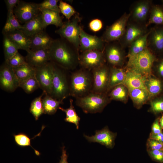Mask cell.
<instances>
[{
    "label": "cell",
    "mask_w": 163,
    "mask_h": 163,
    "mask_svg": "<svg viewBox=\"0 0 163 163\" xmlns=\"http://www.w3.org/2000/svg\"><path fill=\"white\" fill-rule=\"evenodd\" d=\"M146 145L147 151L153 150H163V143L149 138L147 140Z\"/></svg>",
    "instance_id": "ee69618b"
},
{
    "label": "cell",
    "mask_w": 163,
    "mask_h": 163,
    "mask_svg": "<svg viewBox=\"0 0 163 163\" xmlns=\"http://www.w3.org/2000/svg\"><path fill=\"white\" fill-rule=\"evenodd\" d=\"M19 82L13 68L5 61L0 68V86L3 90L12 92L19 87Z\"/></svg>",
    "instance_id": "5bb4252c"
},
{
    "label": "cell",
    "mask_w": 163,
    "mask_h": 163,
    "mask_svg": "<svg viewBox=\"0 0 163 163\" xmlns=\"http://www.w3.org/2000/svg\"><path fill=\"white\" fill-rule=\"evenodd\" d=\"M117 133L110 131L107 126L100 130H96L95 134L91 136L84 135V137L90 142H97L109 149L113 148Z\"/></svg>",
    "instance_id": "ac0fdd59"
},
{
    "label": "cell",
    "mask_w": 163,
    "mask_h": 163,
    "mask_svg": "<svg viewBox=\"0 0 163 163\" xmlns=\"http://www.w3.org/2000/svg\"><path fill=\"white\" fill-rule=\"evenodd\" d=\"M145 84L151 98L159 95L163 91V83L161 79L153 74L145 77Z\"/></svg>",
    "instance_id": "d4e9b609"
},
{
    "label": "cell",
    "mask_w": 163,
    "mask_h": 163,
    "mask_svg": "<svg viewBox=\"0 0 163 163\" xmlns=\"http://www.w3.org/2000/svg\"><path fill=\"white\" fill-rule=\"evenodd\" d=\"M40 11L45 28L50 25H53L60 27L63 24L60 12L47 9L41 10Z\"/></svg>",
    "instance_id": "4316f807"
},
{
    "label": "cell",
    "mask_w": 163,
    "mask_h": 163,
    "mask_svg": "<svg viewBox=\"0 0 163 163\" xmlns=\"http://www.w3.org/2000/svg\"><path fill=\"white\" fill-rule=\"evenodd\" d=\"M147 47L156 56L163 54V26L157 25L150 29Z\"/></svg>",
    "instance_id": "e0dca14e"
},
{
    "label": "cell",
    "mask_w": 163,
    "mask_h": 163,
    "mask_svg": "<svg viewBox=\"0 0 163 163\" xmlns=\"http://www.w3.org/2000/svg\"><path fill=\"white\" fill-rule=\"evenodd\" d=\"M148 48L128 59L125 68L146 77L153 74L152 67L157 59Z\"/></svg>",
    "instance_id": "3957f363"
},
{
    "label": "cell",
    "mask_w": 163,
    "mask_h": 163,
    "mask_svg": "<svg viewBox=\"0 0 163 163\" xmlns=\"http://www.w3.org/2000/svg\"><path fill=\"white\" fill-rule=\"evenodd\" d=\"M159 117L157 118L152 125L151 133L157 134L162 132V129L159 123Z\"/></svg>",
    "instance_id": "7dc6e473"
},
{
    "label": "cell",
    "mask_w": 163,
    "mask_h": 163,
    "mask_svg": "<svg viewBox=\"0 0 163 163\" xmlns=\"http://www.w3.org/2000/svg\"><path fill=\"white\" fill-rule=\"evenodd\" d=\"M26 62L36 68L41 66L50 62L49 50L31 49L27 52Z\"/></svg>",
    "instance_id": "d6986e66"
},
{
    "label": "cell",
    "mask_w": 163,
    "mask_h": 163,
    "mask_svg": "<svg viewBox=\"0 0 163 163\" xmlns=\"http://www.w3.org/2000/svg\"><path fill=\"white\" fill-rule=\"evenodd\" d=\"M80 19L76 15L71 20L64 23L63 25L56 30V33L66 40L78 51L80 46V35L82 28L79 23Z\"/></svg>",
    "instance_id": "5b68a950"
},
{
    "label": "cell",
    "mask_w": 163,
    "mask_h": 163,
    "mask_svg": "<svg viewBox=\"0 0 163 163\" xmlns=\"http://www.w3.org/2000/svg\"><path fill=\"white\" fill-rule=\"evenodd\" d=\"M59 109L65 113L66 117L65 121L75 124L76 129H78L80 118L76 113L73 105V100H70V106L68 108L64 109L59 107Z\"/></svg>",
    "instance_id": "d6a6232c"
},
{
    "label": "cell",
    "mask_w": 163,
    "mask_h": 163,
    "mask_svg": "<svg viewBox=\"0 0 163 163\" xmlns=\"http://www.w3.org/2000/svg\"><path fill=\"white\" fill-rule=\"evenodd\" d=\"M53 65L52 90L50 96L63 101L69 95V86L64 72L57 65L54 63Z\"/></svg>",
    "instance_id": "8992f818"
},
{
    "label": "cell",
    "mask_w": 163,
    "mask_h": 163,
    "mask_svg": "<svg viewBox=\"0 0 163 163\" xmlns=\"http://www.w3.org/2000/svg\"><path fill=\"white\" fill-rule=\"evenodd\" d=\"M150 0H140L134 3L129 12V21L145 25L153 5Z\"/></svg>",
    "instance_id": "30bf717a"
},
{
    "label": "cell",
    "mask_w": 163,
    "mask_h": 163,
    "mask_svg": "<svg viewBox=\"0 0 163 163\" xmlns=\"http://www.w3.org/2000/svg\"><path fill=\"white\" fill-rule=\"evenodd\" d=\"M161 2H162V4L161 5H162V6H163V0H161Z\"/></svg>",
    "instance_id": "f5cc1de1"
},
{
    "label": "cell",
    "mask_w": 163,
    "mask_h": 163,
    "mask_svg": "<svg viewBox=\"0 0 163 163\" xmlns=\"http://www.w3.org/2000/svg\"><path fill=\"white\" fill-rule=\"evenodd\" d=\"M105 43L101 37L88 34L81 29L79 50L82 52L94 50L103 51Z\"/></svg>",
    "instance_id": "2e32d148"
},
{
    "label": "cell",
    "mask_w": 163,
    "mask_h": 163,
    "mask_svg": "<svg viewBox=\"0 0 163 163\" xmlns=\"http://www.w3.org/2000/svg\"><path fill=\"white\" fill-rule=\"evenodd\" d=\"M152 72H155L158 78L163 79V57L158 58L154 62Z\"/></svg>",
    "instance_id": "7bdbcfd3"
},
{
    "label": "cell",
    "mask_w": 163,
    "mask_h": 163,
    "mask_svg": "<svg viewBox=\"0 0 163 163\" xmlns=\"http://www.w3.org/2000/svg\"><path fill=\"white\" fill-rule=\"evenodd\" d=\"M30 38V49L49 50L54 40L43 30L32 36Z\"/></svg>",
    "instance_id": "44dd1931"
},
{
    "label": "cell",
    "mask_w": 163,
    "mask_h": 163,
    "mask_svg": "<svg viewBox=\"0 0 163 163\" xmlns=\"http://www.w3.org/2000/svg\"><path fill=\"white\" fill-rule=\"evenodd\" d=\"M40 12L37 3L20 1L13 13L20 23L24 24L37 16Z\"/></svg>",
    "instance_id": "9a60e30c"
},
{
    "label": "cell",
    "mask_w": 163,
    "mask_h": 163,
    "mask_svg": "<svg viewBox=\"0 0 163 163\" xmlns=\"http://www.w3.org/2000/svg\"><path fill=\"white\" fill-rule=\"evenodd\" d=\"M126 69L124 67L110 66L109 80L107 93L115 86L123 83L125 78Z\"/></svg>",
    "instance_id": "484cf974"
},
{
    "label": "cell",
    "mask_w": 163,
    "mask_h": 163,
    "mask_svg": "<svg viewBox=\"0 0 163 163\" xmlns=\"http://www.w3.org/2000/svg\"><path fill=\"white\" fill-rule=\"evenodd\" d=\"M92 74L83 69L73 73L69 85V95L76 98L85 96L92 92Z\"/></svg>",
    "instance_id": "7a4b0ae2"
},
{
    "label": "cell",
    "mask_w": 163,
    "mask_h": 163,
    "mask_svg": "<svg viewBox=\"0 0 163 163\" xmlns=\"http://www.w3.org/2000/svg\"><path fill=\"white\" fill-rule=\"evenodd\" d=\"M19 87L27 94L31 93L40 88L35 76L31 77L21 82Z\"/></svg>",
    "instance_id": "f35d334b"
},
{
    "label": "cell",
    "mask_w": 163,
    "mask_h": 163,
    "mask_svg": "<svg viewBox=\"0 0 163 163\" xmlns=\"http://www.w3.org/2000/svg\"><path fill=\"white\" fill-rule=\"evenodd\" d=\"M45 126H43L41 131L37 135H35L33 138L30 139L28 136L24 133H20L18 134L14 135V140L16 144L21 147H26L30 146L34 150L35 154L37 155H39L40 152L37 150L34 149L31 145L30 140L31 139L34 138L37 136L40 135L41 133Z\"/></svg>",
    "instance_id": "8d00e7d4"
},
{
    "label": "cell",
    "mask_w": 163,
    "mask_h": 163,
    "mask_svg": "<svg viewBox=\"0 0 163 163\" xmlns=\"http://www.w3.org/2000/svg\"><path fill=\"white\" fill-rule=\"evenodd\" d=\"M3 46L5 61L8 60L18 52L17 45L6 35L3 34Z\"/></svg>",
    "instance_id": "e575fe53"
},
{
    "label": "cell",
    "mask_w": 163,
    "mask_h": 163,
    "mask_svg": "<svg viewBox=\"0 0 163 163\" xmlns=\"http://www.w3.org/2000/svg\"><path fill=\"white\" fill-rule=\"evenodd\" d=\"M129 97L131 99L135 107L141 108L149 101L151 97L146 90L140 88H128Z\"/></svg>",
    "instance_id": "cb8c5ba5"
},
{
    "label": "cell",
    "mask_w": 163,
    "mask_h": 163,
    "mask_svg": "<svg viewBox=\"0 0 163 163\" xmlns=\"http://www.w3.org/2000/svg\"><path fill=\"white\" fill-rule=\"evenodd\" d=\"M152 24L163 26V6L161 5L153 4L152 7L146 26L148 27Z\"/></svg>",
    "instance_id": "f546056e"
},
{
    "label": "cell",
    "mask_w": 163,
    "mask_h": 163,
    "mask_svg": "<svg viewBox=\"0 0 163 163\" xmlns=\"http://www.w3.org/2000/svg\"><path fill=\"white\" fill-rule=\"evenodd\" d=\"M21 25L13 12H8L6 22L3 27L2 33H5L17 30H21Z\"/></svg>",
    "instance_id": "836d02e7"
},
{
    "label": "cell",
    "mask_w": 163,
    "mask_h": 163,
    "mask_svg": "<svg viewBox=\"0 0 163 163\" xmlns=\"http://www.w3.org/2000/svg\"><path fill=\"white\" fill-rule=\"evenodd\" d=\"M45 94L43 92L41 94L35 98L32 102L30 107V112L34 116L36 120H37L39 117L44 113L42 97Z\"/></svg>",
    "instance_id": "d590c367"
},
{
    "label": "cell",
    "mask_w": 163,
    "mask_h": 163,
    "mask_svg": "<svg viewBox=\"0 0 163 163\" xmlns=\"http://www.w3.org/2000/svg\"><path fill=\"white\" fill-rule=\"evenodd\" d=\"M58 6L60 12L62 13L69 21L76 13L75 9L71 5L62 1H59Z\"/></svg>",
    "instance_id": "ab89813d"
},
{
    "label": "cell",
    "mask_w": 163,
    "mask_h": 163,
    "mask_svg": "<svg viewBox=\"0 0 163 163\" xmlns=\"http://www.w3.org/2000/svg\"><path fill=\"white\" fill-rule=\"evenodd\" d=\"M130 16V13H124L112 24L108 26L101 38L106 43L119 40L124 34Z\"/></svg>",
    "instance_id": "52a82bcc"
},
{
    "label": "cell",
    "mask_w": 163,
    "mask_h": 163,
    "mask_svg": "<svg viewBox=\"0 0 163 163\" xmlns=\"http://www.w3.org/2000/svg\"><path fill=\"white\" fill-rule=\"evenodd\" d=\"M20 83L31 77L35 76V68L27 62L18 67L13 68Z\"/></svg>",
    "instance_id": "4dcf8cb0"
},
{
    "label": "cell",
    "mask_w": 163,
    "mask_h": 163,
    "mask_svg": "<svg viewBox=\"0 0 163 163\" xmlns=\"http://www.w3.org/2000/svg\"><path fill=\"white\" fill-rule=\"evenodd\" d=\"M106 62L104 51L91 50L82 52L79 55V64L89 70L100 67Z\"/></svg>",
    "instance_id": "4fadbf2b"
},
{
    "label": "cell",
    "mask_w": 163,
    "mask_h": 163,
    "mask_svg": "<svg viewBox=\"0 0 163 163\" xmlns=\"http://www.w3.org/2000/svg\"><path fill=\"white\" fill-rule=\"evenodd\" d=\"M149 30L145 25L129 20L125 33L118 40L119 43L124 49L128 48L133 42L146 34Z\"/></svg>",
    "instance_id": "9c48e42d"
},
{
    "label": "cell",
    "mask_w": 163,
    "mask_h": 163,
    "mask_svg": "<svg viewBox=\"0 0 163 163\" xmlns=\"http://www.w3.org/2000/svg\"><path fill=\"white\" fill-rule=\"evenodd\" d=\"M59 0H45L42 2L37 4L39 11L47 9L59 12L60 13L58 2Z\"/></svg>",
    "instance_id": "60d3db41"
},
{
    "label": "cell",
    "mask_w": 163,
    "mask_h": 163,
    "mask_svg": "<svg viewBox=\"0 0 163 163\" xmlns=\"http://www.w3.org/2000/svg\"><path fill=\"white\" fill-rule=\"evenodd\" d=\"M3 34L6 35L14 42L19 49L24 50L27 52L30 49V38L21 30H17Z\"/></svg>",
    "instance_id": "ffe728a7"
},
{
    "label": "cell",
    "mask_w": 163,
    "mask_h": 163,
    "mask_svg": "<svg viewBox=\"0 0 163 163\" xmlns=\"http://www.w3.org/2000/svg\"><path fill=\"white\" fill-rule=\"evenodd\" d=\"M126 69L125 78L122 84L125 85L128 88H140L147 90L145 84V76L131 70Z\"/></svg>",
    "instance_id": "603a6c76"
},
{
    "label": "cell",
    "mask_w": 163,
    "mask_h": 163,
    "mask_svg": "<svg viewBox=\"0 0 163 163\" xmlns=\"http://www.w3.org/2000/svg\"><path fill=\"white\" fill-rule=\"evenodd\" d=\"M159 95L150 99L148 111L157 114L163 112V95Z\"/></svg>",
    "instance_id": "74e56055"
},
{
    "label": "cell",
    "mask_w": 163,
    "mask_h": 163,
    "mask_svg": "<svg viewBox=\"0 0 163 163\" xmlns=\"http://www.w3.org/2000/svg\"><path fill=\"white\" fill-rule=\"evenodd\" d=\"M104 53L106 61L111 66L123 67L127 55L124 49L119 43L113 42L107 43Z\"/></svg>",
    "instance_id": "ba28073f"
},
{
    "label": "cell",
    "mask_w": 163,
    "mask_h": 163,
    "mask_svg": "<svg viewBox=\"0 0 163 163\" xmlns=\"http://www.w3.org/2000/svg\"><path fill=\"white\" fill-rule=\"evenodd\" d=\"M102 21L98 19H95L91 20L89 23V27L93 31L96 32L99 31L102 27Z\"/></svg>",
    "instance_id": "bcb514c9"
},
{
    "label": "cell",
    "mask_w": 163,
    "mask_h": 163,
    "mask_svg": "<svg viewBox=\"0 0 163 163\" xmlns=\"http://www.w3.org/2000/svg\"><path fill=\"white\" fill-rule=\"evenodd\" d=\"M40 12L36 17L22 25L21 30L26 35L31 37L45 29Z\"/></svg>",
    "instance_id": "7402d4cb"
},
{
    "label": "cell",
    "mask_w": 163,
    "mask_h": 163,
    "mask_svg": "<svg viewBox=\"0 0 163 163\" xmlns=\"http://www.w3.org/2000/svg\"><path fill=\"white\" fill-rule=\"evenodd\" d=\"M5 61L13 68L18 67L27 62L25 59L18 52L11 58Z\"/></svg>",
    "instance_id": "b9f144b4"
},
{
    "label": "cell",
    "mask_w": 163,
    "mask_h": 163,
    "mask_svg": "<svg viewBox=\"0 0 163 163\" xmlns=\"http://www.w3.org/2000/svg\"><path fill=\"white\" fill-rule=\"evenodd\" d=\"M62 154L61 156V159L59 163H68L67 161L68 155L66 153V151L64 146L62 148Z\"/></svg>",
    "instance_id": "f907efd6"
},
{
    "label": "cell",
    "mask_w": 163,
    "mask_h": 163,
    "mask_svg": "<svg viewBox=\"0 0 163 163\" xmlns=\"http://www.w3.org/2000/svg\"><path fill=\"white\" fill-rule=\"evenodd\" d=\"M111 100L107 93L92 92L87 95L76 98V105L85 113H101Z\"/></svg>",
    "instance_id": "277c9868"
},
{
    "label": "cell",
    "mask_w": 163,
    "mask_h": 163,
    "mask_svg": "<svg viewBox=\"0 0 163 163\" xmlns=\"http://www.w3.org/2000/svg\"><path fill=\"white\" fill-rule=\"evenodd\" d=\"M147 152L152 160L159 163H163V150H149Z\"/></svg>",
    "instance_id": "f6af8a7d"
},
{
    "label": "cell",
    "mask_w": 163,
    "mask_h": 163,
    "mask_svg": "<svg viewBox=\"0 0 163 163\" xmlns=\"http://www.w3.org/2000/svg\"><path fill=\"white\" fill-rule=\"evenodd\" d=\"M42 104L44 113L49 115L53 114L59 107L60 104H63L61 101L55 99L51 96L45 94L42 99Z\"/></svg>",
    "instance_id": "1f68e13d"
},
{
    "label": "cell",
    "mask_w": 163,
    "mask_h": 163,
    "mask_svg": "<svg viewBox=\"0 0 163 163\" xmlns=\"http://www.w3.org/2000/svg\"><path fill=\"white\" fill-rule=\"evenodd\" d=\"M150 32V29L144 35L139 37L130 45L127 54L128 58L135 56L144 51L148 46V39Z\"/></svg>",
    "instance_id": "83f0119b"
},
{
    "label": "cell",
    "mask_w": 163,
    "mask_h": 163,
    "mask_svg": "<svg viewBox=\"0 0 163 163\" xmlns=\"http://www.w3.org/2000/svg\"><path fill=\"white\" fill-rule=\"evenodd\" d=\"M68 42L63 38L54 40L49 49L50 62L63 69L72 70L79 64V55Z\"/></svg>",
    "instance_id": "6da1fadb"
},
{
    "label": "cell",
    "mask_w": 163,
    "mask_h": 163,
    "mask_svg": "<svg viewBox=\"0 0 163 163\" xmlns=\"http://www.w3.org/2000/svg\"><path fill=\"white\" fill-rule=\"evenodd\" d=\"M109 91L108 94L111 100L120 101L125 104L127 102L129 96V91L127 88L124 85H117Z\"/></svg>",
    "instance_id": "f1b7e54d"
},
{
    "label": "cell",
    "mask_w": 163,
    "mask_h": 163,
    "mask_svg": "<svg viewBox=\"0 0 163 163\" xmlns=\"http://www.w3.org/2000/svg\"><path fill=\"white\" fill-rule=\"evenodd\" d=\"M159 123L160 125L163 129V115L162 114L161 116L159 119Z\"/></svg>",
    "instance_id": "816d5d0a"
},
{
    "label": "cell",
    "mask_w": 163,
    "mask_h": 163,
    "mask_svg": "<svg viewBox=\"0 0 163 163\" xmlns=\"http://www.w3.org/2000/svg\"><path fill=\"white\" fill-rule=\"evenodd\" d=\"M53 63L50 62L44 65L35 68V76L39 87L45 94L51 96L52 90Z\"/></svg>",
    "instance_id": "7c38bea8"
},
{
    "label": "cell",
    "mask_w": 163,
    "mask_h": 163,
    "mask_svg": "<svg viewBox=\"0 0 163 163\" xmlns=\"http://www.w3.org/2000/svg\"><path fill=\"white\" fill-rule=\"evenodd\" d=\"M8 12H13L14 10L20 2V0H5Z\"/></svg>",
    "instance_id": "c3c4849f"
},
{
    "label": "cell",
    "mask_w": 163,
    "mask_h": 163,
    "mask_svg": "<svg viewBox=\"0 0 163 163\" xmlns=\"http://www.w3.org/2000/svg\"><path fill=\"white\" fill-rule=\"evenodd\" d=\"M149 138L163 143V133L162 132L157 134H153L150 133Z\"/></svg>",
    "instance_id": "681fc988"
},
{
    "label": "cell",
    "mask_w": 163,
    "mask_h": 163,
    "mask_svg": "<svg viewBox=\"0 0 163 163\" xmlns=\"http://www.w3.org/2000/svg\"><path fill=\"white\" fill-rule=\"evenodd\" d=\"M93 86L92 92L107 93L109 83L110 66L106 63L92 70Z\"/></svg>",
    "instance_id": "8fae6325"
}]
</instances>
